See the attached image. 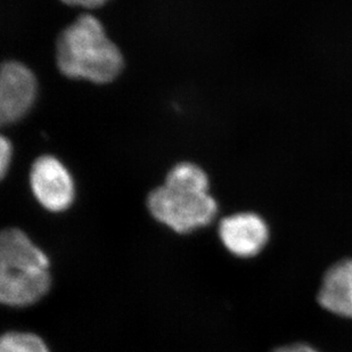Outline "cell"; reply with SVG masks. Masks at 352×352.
<instances>
[{"mask_svg": "<svg viewBox=\"0 0 352 352\" xmlns=\"http://www.w3.org/2000/svg\"><path fill=\"white\" fill-rule=\"evenodd\" d=\"M209 178L194 163H178L162 186L152 190L147 208L154 219L177 234H190L212 223L218 212L209 193Z\"/></svg>", "mask_w": 352, "mask_h": 352, "instance_id": "obj_1", "label": "cell"}, {"mask_svg": "<svg viewBox=\"0 0 352 352\" xmlns=\"http://www.w3.org/2000/svg\"><path fill=\"white\" fill-rule=\"evenodd\" d=\"M56 62L65 77L97 85L112 82L124 65L119 47L107 37L103 24L89 14L78 17L60 32Z\"/></svg>", "mask_w": 352, "mask_h": 352, "instance_id": "obj_2", "label": "cell"}, {"mask_svg": "<svg viewBox=\"0 0 352 352\" xmlns=\"http://www.w3.org/2000/svg\"><path fill=\"white\" fill-rule=\"evenodd\" d=\"M52 286L46 253L19 228L0 235V302L12 308L32 306Z\"/></svg>", "mask_w": 352, "mask_h": 352, "instance_id": "obj_3", "label": "cell"}, {"mask_svg": "<svg viewBox=\"0 0 352 352\" xmlns=\"http://www.w3.org/2000/svg\"><path fill=\"white\" fill-rule=\"evenodd\" d=\"M30 187L40 206L53 213L69 209L76 195L69 170L53 155H43L32 163Z\"/></svg>", "mask_w": 352, "mask_h": 352, "instance_id": "obj_4", "label": "cell"}, {"mask_svg": "<svg viewBox=\"0 0 352 352\" xmlns=\"http://www.w3.org/2000/svg\"><path fill=\"white\" fill-rule=\"evenodd\" d=\"M37 97V79L20 62H5L0 71V122L12 124L30 111Z\"/></svg>", "mask_w": 352, "mask_h": 352, "instance_id": "obj_5", "label": "cell"}, {"mask_svg": "<svg viewBox=\"0 0 352 352\" xmlns=\"http://www.w3.org/2000/svg\"><path fill=\"white\" fill-rule=\"evenodd\" d=\"M219 237L228 252L248 259L265 249L270 239V228L256 213H235L220 221Z\"/></svg>", "mask_w": 352, "mask_h": 352, "instance_id": "obj_6", "label": "cell"}, {"mask_svg": "<svg viewBox=\"0 0 352 352\" xmlns=\"http://www.w3.org/2000/svg\"><path fill=\"white\" fill-rule=\"evenodd\" d=\"M318 302L324 309L352 318V260L333 265L322 278Z\"/></svg>", "mask_w": 352, "mask_h": 352, "instance_id": "obj_7", "label": "cell"}, {"mask_svg": "<svg viewBox=\"0 0 352 352\" xmlns=\"http://www.w3.org/2000/svg\"><path fill=\"white\" fill-rule=\"evenodd\" d=\"M0 352H50V350L37 334L12 331L1 336Z\"/></svg>", "mask_w": 352, "mask_h": 352, "instance_id": "obj_8", "label": "cell"}, {"mask_svg": "<svg viewBox=\"0 0 352 352\" xmlns=\"http://www.w3.org/2000/svg\"><path fill=\"white\" fill-rule=\"evenodd\" d=\"M12 154H13V147L10 140H7L5 136L0 137V176L1 178L6 176L7 170L10 168V161H12Z\"/></svg>", "mask_w": 352, "mask_h": 352, "instance_id": "obj_9", "label": "cell"}, {"mask_svg": "<svg viewBox=\"0 0 352 352\" xmlns=\"http://www.w3.org/2000/svg\"><path fill=\"white\" fill-rule=\"evenodd\" d=\"M69 6H80L83 8H97L103 6L107 0H60Z\"/></svg>", "mask_w": 352, "mask_h": 352, "instance_id": "obj_10", "label": "cell"}, {"mask_svg": "<svg viewBox=\"0 0 352 352\" xmlns=\"http://www.w3.org/2000/svg\"><path fill=\"white\" fill-rule=\"evenodd\" d=\"M274 352H319L313 348V346H308V344H291V346H282L276 349Z\"/></svg>", "mask_w": 352, "mask_h": 352, "instance_id": "obj_11", "label": "cell"}]
</instances>
